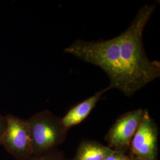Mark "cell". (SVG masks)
Returning a JSON list of instances; mask_svg holds the SVG:
<instances>
[{
    "label": "cell",
    "mask_w": 160,
    "mask_h": 160,
    "mask_svg": "<svg viewBox=\"0 0 160 160\" xmlns=\"http://www.w3.org/2000/svg\"><path fill=\"white\" fill-rule=\"evenodd\" d=\"M127 155L125 152L113 150V152L108 155L104 160H126Z\"/></svg>",
    "instance_id": "cell-9"
},
{
    "label": "cell",
    "mask_w": 160,
    "mask_h": 160,
    "mask_svg": "<svg viewBox=\"0 0 160 160\" xmlns=\"http://www.w3.org/2000/svg\"><path fill=\"white\" fill-rule=\"evenodd\" d=\"M113 151L97 141L84 140L80 143L73 160H104Z\"/></svg>",
    "instance_id": "cell-7"
},
{
    "label": "cell",
    "mask_w": 160,
    "mask_h": 160,
    "mask_svg": "<svg viewBox=\"0 0 160 160\" xmlns=\"http://www.w3.org/2000/svg\"><path fill=\"white\" fill-rule=\"evenodd\" d=\"M6 127V117L0 114V142L4 132L5 131Z\"/></svg>",
    "instance_id": "cell-10"
},
{
    "label": "cell",
    "mask_w": 160,
    "mask_h": 160,
    "mask_svg": "<svg viewBox=\"0 0 160 160\" xmlns=\"http://www.w3.org/2000/svg\"><path fill=\"white\" fill-rule=\"evenodd\" d=\"M158 130L147 110L131 142L132 155L144 160H157Z\"/></svg>",
    "instance_id": "cell-4"
},
{
    "label": "cell",
    "mask_w": 160,
    "mask_h": 160,
    "mask_svg": "<svg viewBox=\"0 0 160 160\" xmlns=\"http://www.w3.org/2000/svg\"><path fill=\"white\" fill-rule=\"evenodd\" d=\"M25 160H68L64 156L63 152L59 151L58 149L50 152L39 155H33Z\"/></svg>",
    "instance_id": "cell-8"
},
{
    "label": "cell",
    "mask_w": 160,
    "mask_h": 160,
    "mask_svg": "<svg viewBox=\"0 0 160 160\" xmlns=\"http://www.w3.org/2000/svg\"><path fill=\"white\" fill-rule=\"evenodd\" d=\"M126 160H144L137 157L136 156H134V155H131V156H128L127 158H126Z\"/></svg>",
    "instance_id": "cell-11"
},
{
    "label": "cell",
    "mask_w": 160,
    "mask_h": 160,
    "mask_svg": "<svg viewBox=\"0 0 160 160\" xmlns=\"http://www.w3.org/2000/svg\"><path fill=\"white\" fill-rule=\"evenodd\" d=\"M6 127L0 145L17 160H25L33 156L29 125L26 119L12 114L5 116Z\"/></svg>",
    "instance_id": "cell-3"
},
{
    "label": "cell",
    "mask_w": 160,
    "mask_h": 160,
    "mask_svg": "<svg viewBox=\"0 0 160 160\" xmlns=\"http://www.w3.org/2000/svg\"><path fill=\"white\" fill-rule=\"evenodd\" d=\"M33 155H39L57 149L66 139L68 129L62 119L48 110L38 112L28 119Z\"/></svg>",
    "instance_id": "cell-2"
},
{
    "label": "cell",
    "mask_w": 160,
    "mask_h": 160,
    "mask_svg": "<svg viewBox=\"0 0 160 160\" xmlns=\"http://www.w3.org/2000/svg\"><path fill=\"white\" fill-rule=\"evenodd\" d=\"M109 87L100 90L93 96L78 104L61 118L63 126L69 129L70 128L77 125L86 119L92 110L96 106L98 102L101 99L103 94L109 91Z\"/></svg>",
    "instance_id": "cell-6"
},
{
    "label": "cell",
    "mask_w": 160,
    "mask_h": 160,
    "mask_svg": "<svg viewBox=\"0 0 160 160\" xmlns=\"http://www.w3.org/2000/svg\"><path fill=\"white\" fill-rule=\"evenodd\" d=\"M144 110L138 109L120 116L109 129L105 139L109 148L125 152L129 148L132 139L140 124Z\"/></svg>",
    "instance_id": "cell-5"
},
{
    "label": "cell",
    "mask_w": 160,
    "mask_h": 160,
    "mask_svg": "<svg viewBox=\"0 0 160 160\" xmlns=\"http://www.w3.org/2000/svg\"><path fill=\"white\" fill-rule=\"evenodd\" d=\"M156 5L151 3L141 8L128 28L116 37L115 55L126 76L131 96L160 77V62L149 60L142 40L143 30Z\"/></svg>",
    "instance_id": "cell-1"
}]
</instances>
